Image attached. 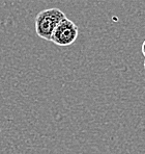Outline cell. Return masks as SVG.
<instances>
[{
    "instance_id": "obj_1",
    "label": "cell",
    "mask_w": 145,
    "mask_h": 154,
    "mask_svg": "<svg viewBox=\"0 0 145 154\" xmlns=\"http://www.w3.org/2000/svg\"><path fill=\"white\" fill-rule=\"evenodd\" d=\"M65 17V14L56 8L40 12L35 17V32L37 37L43 40L50 41L54 29Z\"/></svg>"
},
{
    "instance_id": "obj_2",
    "label": "cell",
    "mask_w": 145,
    "mask_h": 154,
    "mask_svg": "<svg viewBox=\"0 0 145 154\" xmlns=\"http://www.w3.org/2000/svg\"><path fill=\"white\" fill-rule=\"evenodd\" d=\"M78 33V26L65 17L54 29L50 41L58 46H70V45L74 44L75 41L77 40Z\"/></svg>"
},
{
    "instance_id": "obj_3",
    "label": "cell",
    "mask_w": 145,
    "mask_h": 154,
    "mask_svg": "<svg viewBox=\"0 0 145 154\" xmlns=\"http://www.w3.org/2000/svg\"><path fill=\"white\" fill-rule=\"evenodd\" d=\"M142 53H143V55L145 57V40H144V42L142 43Z\"/></svg>"
},
{
    "instance_id": "obj_4",
    "label": "cell",
    "mask_w": 145,
    "mask_h": 154,
    "mask_svg": "<svg viewBox=\"0 0 145 154\" xmlns=\"http://www.w3.org/2000/svg\"><path fill=\"white\" fill-rule=\"evenodd\" d=\"M144 69H145V60H144Z\"/></svg>"
},
{
    "instance_id": "obj_5",
    "label": "cell",
    "mask_w": 145,
    "mask_h": 154,
    "mask_svg": "<svg viewBox=\"0 0 145 154\" xmlns=\"http://www.w3.org/2000/svg\"><path fill=\"white\" fill-rule=\"evenodd\" d=\"M0 131H1V130H0Z\"/></svg>"
}]
</instances>
